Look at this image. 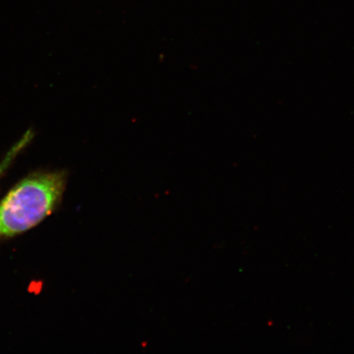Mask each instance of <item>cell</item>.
I'll use <instances>...</instances> for the list:
<instances>
[{
	"mask_svg": "<svg viewBox=\"0 0 354 354\" xmlns=\"http://www.w3.org/2000/svg\"><path fill=\"white\" fill-rule=\"evenodd\" d=\"M33 136L34 134L32 131H26L25 134L21 136V138L8 150V152L3 158L1 162H0V179H1L3 175L6 174V172L10 169L12 163L15 162L17 155L30 143V141L33 139Z\"/></svg>",
	"mask_w": 354,
	"mask_h": 354,
	"instance_id": "obj_2",
	"label": "cell"
},
{
	"mask_svg": "<svg viewBox=\"0 0 354 354\" xmlns=\"http://www.w3.org/2000/svg\"><path fill=\"white\" fill-rule=\"evenodd\" d=\"M64 171H38L21 179L0 201V240L19 236L50 216L63 201Z\"/></svg>",
	"mask_w": 354,
	"mask_h": 354,
	"instance_id": "obj_1",
	"label": "cell"
}]
</instances>
